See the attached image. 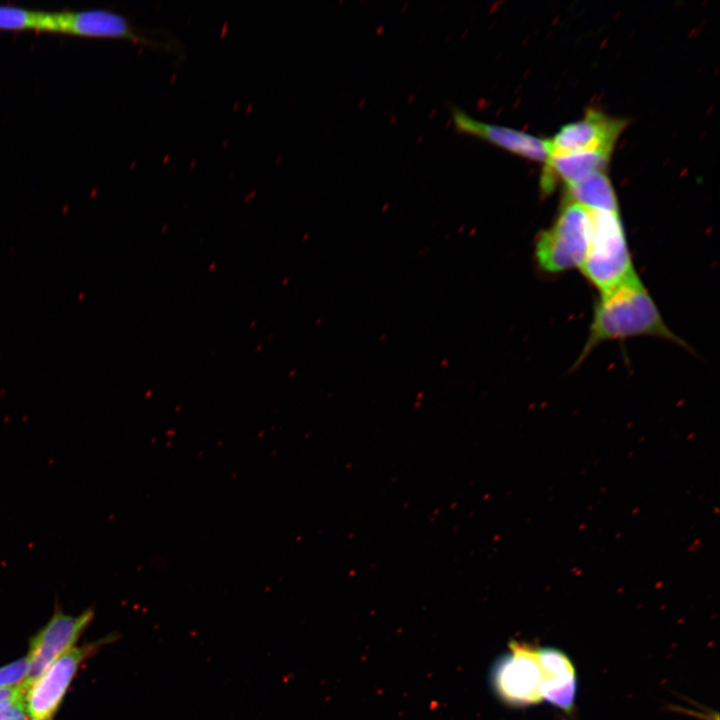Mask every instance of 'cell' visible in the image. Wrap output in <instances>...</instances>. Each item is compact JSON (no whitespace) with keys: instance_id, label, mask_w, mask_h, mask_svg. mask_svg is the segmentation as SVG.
I'll return each mask as SVG.
<instances>
[{"instance_id":"obj_1","label":"cell","mask_w":720,"mask_h":720,"mask_svg":"<svg viewBox=\"0 0 720 720\" xmlns=\"http://www.w3.org/2000/svg\"><path fill=\"white\" fill-rule=\"evenodd\" d=\"M635 336H654L687 345L664 322L638 275L602 292L594 306L590 332L578 358L580 363L597 345Z\"/></svg>"},{"instance_id":"obj_2","label":"cell","mask_w":720,"mask_h":720,"mask_svg":"<svg viewBox=\"0 0 720 720\" xmlns=\"http://www.w3.org/2000/svg\"><path fill=\"white\" fill-rule=\"evenodd\" d=\"M590 239L581 271L600 292L637 276L619 212L588 210Z\"/></svg>"},{"instance_id":"obj_3","label":"cell","mask_w":720,"mask_h":720,"mask_svg":"<svg viewBox=\"0 0 720 720\" xmlns=\"http://www.w3.org/2000/svg\"><path fill=\"white\" fill-rule=\"evenodd\" d=\"M588 210L565 198L554 223L536 240L538 266L548 273L581 267L589 245Z\"/></svg>"},{"instance_id":"obj_4","label":"cell","mask_w":720,"mask_h":720,"mask_svg":"<svg viewBox=\"0 0 720 720\" xmlns=\"http://www.w3.org/2000/svg\"><path fill=\"white\" fill-rule=\"evenodd\" d=\"M51 32L83 37L124 39L152 49L182 55L174 39L137 28L126 16L107 9L51 12Z\"/></svg>"},{"instance_id":"obj_5","label":"cell","mask_w":720,"mask_h":720,"mask_svg":"<svg viewBox=\"0 0 720 720\" xmlns=\"http://www.w3.org/2000/svg\"><path fill=\"white\" fill-rule=\"evenodd\" d=\"M542 669L537 647L510 641L508 651L498 657L490 671V684L496 696L512 707L541 703Z\"/></svg>"},{"instance_id":"obj_6","label":"cell","mask_w":720,"mask_h":720,"mask_svg":"<svg viewBox=\"0 0 720 720\" xmlns=\"http://www.w3.org/2000/svg\"><path fill=\"white\" fill-rule=\"evenodd\" d=\"M626 124L624 119L589 109L583 118L561 127L547 140L549 157L586 151L612 153Z\"/></svg>"},{"instance_id":"obj_7","label":"cell","mask_w":720,"mask_h":720,"mask_svg":"<svg viewBox=\"0 0 720 720\" xmlns=\"http://www.w3.org/2000/svg\"><path fill=\"white\" fill-rule=\"evenodd\" d=\"M94 617L87 609L77 616L57 610L50 621L32 639L27 658L30 670L21 684L25 691L61 655L70 650Z\"/></svg>"},{"instance_id":"obj_8","label":"cell","mask_w":720,"mask_h":720,"mask_svg":"<svg viewBox=\"0 0 720 720\" xmlns=\"http://www.w3.org/2000/svg\"><path fill=\"white\" fill-rule=\"evenodd\" d=\"M91 647H72L56 659L27 689L26 711L33 720H50L57 711L79 665Z\"/></svg>"},{"instance_id":"obj_9","label":"cell","mask_w":720,"mask_h":720,"mask_svg":"<svg viewBox=\"0 0 720 720\" xmlns=\"http://www.w3.org/2000/svg\"><path fill=\"white\" fill-rule=\"evenodd\" d=\"M451 120L459 133L482 139L515 155L540 162H546L549 158L547 140L506 126L479 121L457 107L451 108Z\"/></svg>"},{"instance_id":"obj_10","label":"cell","mask_w":720,"mask_h":720,"mask_svg":"<svg viewBox=\"0 0 720 720\" xmlns=\"http://www.w3.org/2000/svg\"><path fill=\"white\" fill-rule=\"evenodd\" d=\"M542 669V700L571 714L575 707L577 676L574 664L566 653L555 647H537Z\"/></svg>"},{"instance_id":"obj_11","label":"cell","mask_w":720,"mask_h":720,"mask_svg":"<svg viewBox=\"0 0 720 720\" xmlns=\"http://www.w3.org/2000/svg\"><path fill=\"white\" fill-rule=\"evenodd\" d=\"M611 154L604 151H586L550 156L545 162L541 177L542 191L550 193L558 181L567 186L592 173L605 171Z\"/></svg>"},{"instance_id":"obj_12","label":"cell","mask_w":720,"mask_h":720,"mask_svg":"<svg viewBox=\"0 0 720 720\" xmlns=\"http://www.w3.org/2000/svg\"><path fill=\"white\" fill-rule=\"evenodd\" d=\"M565 187V198L587 210L618 212L617 196L605 171L592 173Z\"/></svg>"},{"instance_id":"obj_13","label":"cell","mask_w":720,"mask_h":720,"mask_svg":"<svg viewBox=\"0 0 720 720\" xmlns=\"http://www.w3.org/2000/svg\"><path fill=\"white\" fill-rule=\"evenodd\" d=\"M0 30L49 32L50 12L0 5Z\"/></svg>"},{"instance_id":"obj_14","label":"cell","mask_w":720,"mask_h":720,"mask_svg":"<svg viewBox=\"0 0 720 720\" xmlns=\"http://www.w3.org/2000/svg\"><path fill=\"white\" fill-rule=\"evenodd\" d=\"M29 670L30 662L27 657L0 667V689L22 684L26 680Z\"/></svg>"},{"instance_id":"obj_15","label":"cell","mask_w":720,"mask_h":720,"mask_svg":"<svg viewBox=\"0 0 720 720\" xmlns=\"http://www.w3.org/2000/svg\"><path fill=\"white\" fill-rule=\"evenodd\" d=\"M26 714L24 698L0 708V720H26Z\"/></svg>"},{"instance_id":"obj_16","label":"cell","mask_w":720,"mask_h":720,"mask_svg":"<svg viewBox=\"0 0 720 720\" xmlns=\"http://www.w3.org/2000/svg\"><path fill=\"white\" fill-rule=\"evenodd\" d=\"M26 691L20 684L10 688L0 689V708L25 698Z\"/></svg>"},{"instance_id":"obj_17","label":"cell","mask_w":720,"mask_h":720,"mask_svg":"<svg viewBox=\"0 0 720 720\" xmlns=\"http://www.w3.org/2000/svg\"><path fill=\"white\" fill-rule=\"evenodd\" d=\"M31 720H33V719H31Z\"/></svg>"}]
</instances>
